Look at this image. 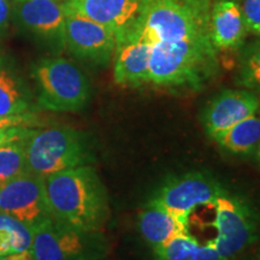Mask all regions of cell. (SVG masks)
I'll return each instance as SVG.
<instances>
[{
    "label": "cell",
    "instance_id": "obj_30",
    "mask_svg": "<svg viewBox=\"0 0 260 260\" xmlns=\"http://www.w3.org/2000/svg\"><path fill=\"white\" fill-rule=\"evenodd\" d=\"M0 260H4V256H2V255H0Z\"/></svg>",
    "mask_w": 260,
    "mask_h": 260
},
{
    "label": "cell",
    "instance_id": "obj_14",
    "mask_svg": "<svg viewBox=\"0 0 260 260\" xmlns=\"http://www.w3.org/2000/svg\"><path fill=\"white\" fill-rule=\"evenodd\" d=\"M38 110L30 87L11 57L0 56V116Z\"/></svg>",
    "mask_w": 260,
    "mask_h": 260
},
{
    "label": "cell",
    "instance_id": "obj_21",
    "mask_svg": "<svg viewBox=\"0 0 260 260\" xmlns=\"http://www.w3.org/2000/svg\"><path fill=\"white\" fill-rule=\"evenodd\" d=\"M236 82L247 90L260 95V39L241 50Z\"/></svg>",
    "mask_w": 260,
    "mask_h": 260
},
{
    "label": "cell",
    "instance_id": "obj_15",
    "mask_svg": "<svg viewBox=\"0 0 260 260\" xmlns=\"http://www.w3.org/2000/svg\"><path fill=\"white\" fill-rule=\"evenodd\" d=\"M151 45L140 41H123L116 45L113 53V79L123 87H138L149 83Z\"/></svg>",
    "mask_w": 260,
    "mask_h": 260
},
{
    "label": "cell",
    "instance_id": "obj_24",
    "mask_svg": "<svg viewBox=\"0 0 260 260\" xmlns=\"http://www.w3.org/2000/svg\"><path fill=\"white\" fill-rule=\"evenodd\" d=\"M38 116L34 112L0 116V132L14 128H34V126H38Z\"/></svg>",
    "mask_w": 260,
    "mask_h": 260
},
{
    "label": "cell",
    "instance_id": "obj_7",
    "mask_svg": "<svg viewBox=\"0 0 260 260\" xmlns=\"http://www.w3.org/2000/svg\"><path fill=\"white\" fill-rule=\"evenodd\" d=\"M217 237L211 241L225 260H233L252 246L259 237L260 216L245 198L229 193L213 204Z\"/></svg>",
    "mask_w": 260,
    "mask_h": 260
},
{
    "label": "cell",
    "instance_id": "obj_1",
    "mask_svg": "<svg viewBox=\"0 0 260 260\" xmlns=\"http://www.w3.org/2000/svg\"><path fill=\"white\" fill-rule=\"evenodd\" d=\"M53 218L77 229L102 232L110 218L109 194L93 167L69 169L45 178Z\"/></svg>",
    "mask_w": 260,
    "mask_h": 260
},
{
    "label": "cell",
    "instance_id": "obj_13",
    "mask_svg": "<svg viewBox=\"0 0 260 260\" xmlns=\"http://www.w3.org/2000/svg\"><path fill=\"white\" fill-rule=\"evenodd\" d=\"M260 107L256 94L247 89H225L213 98L205 107L201 122L211 139H216L251 116Z\"/></svg>",
    "mask_w": 260,
    "mask_h": 260
},
{
    "label": "cell",
    "instance_id": "obj_25",
    "mask_svg": "<svg viewBox=\"0 0 260 260\" xmlns=\"http://www.w3.org/2000/svg\"><path fill=\"white\" fill-rule=\"evenodd\" d=\"M30 129L31 128H14L0 132V147L9 144V142L24 139L29 134Z\"/></svg>",
    "mask_w": 260,
    "mask_h": 260
},
{
    "label": "cell",
    "instance_id": "obj_2",
    "mask_svg": "<svg viewBox=\"0 0 260 260\" xmlns=\"http://www.w3.org/2000/svg\"><path fill=\"white\" fill-rule=\"evenodd\" d=\"M218 71L210 35L152 46L149 83L165 88L201 89Z\"/></svg>",
    "mask_w": 260,
    "mask_h": 260
},
{
    "label": "cell",
    "instance_id": "obj_27",
    "mask_svg": "<svg viewBox=\"0 0 260 260\" xmlns=\"http://www.w3.org/2000/svg\"><path fill=\"white\" fill-rule=\"evenodd\" d=\"M4 260H34L31 255V251H22L17 253H11V254L4 256Z\"/></svg>",
    "mask_w": 260,
    "mask_h": 260
},
{
    "label": "cell",
    "instance_id": "obj_4",
    "mask_svg": "<svg viewBox=\"0 0 260 260\" xmlns=\"http://www.w3.org/2000/svg\"><path fill=\"white\" fill-rule=\"evenodd\" d=\"M24 149L27 171L42 178L95 161L89 136L71 126L32 128Z\"/></svg>",
    "mask_w": 260,
    "mask_h": 260
},
{
    "label": "cell",
    "instance_id": "obj_23",
    "mask_svg": "<svg viewBox=\"0 0 260 260\" xmlns=\"http://www.w3.org/2000/svg\"><path fill=\"white\" fill-rule=\"evenodd\" d=\"M241 9L247 31L260 35V0H241Z\"/></svg>",
    "mask_w": 260,
    "mask_h": 260
},
{
    "label": "cell",
    "instance_id": "obj_9",
    "mask_svg": "<svg viewBox=\"0 0 260 260\" xmlns=\"http://www.w3.org/2000/svg\"><path fill=\"white\" fill-rule=\"evenodd\" d=\"M0 212L15 217L32 230L50 218L45 178L25 171L0 184Z\"/></svg>",
    "mask_w": 260,
    "mask_h": 260
},
{
    "label": "cell",
    "instance_id": "obj_6",
    "mask_svg": "<svg viewBox=\"0 0 260 260\" xmlns=\"http://www.w3.org/2000/svg\"><path fill=\"white\" fill-rule=\"evenodd\" d=\"M30 251L34 260H100L110 245L102 232L77 229L51 216L34 229Z\"/></svg>",
    "mask_w": 260,
    "mask_h": 260
},
{
    "label": "cell",
    "instance_id": "obj_20",
    "mask_svg": "<svg viewBox=\"0 0 260 260\" xmlns=\"http://www.w3.org/2000/svg\"><path fill=\"white\" fill-rule=\"evenodd\" d=\"M34 230L8 213L0 212V255L29 251Z\"/></svg>",
    "mask_w": 260,
    "mask_h": 260
},
{
    "label": "cell",
    "instance_id": "obj_33",
    "mask_svg": "<svg viewBox=\"0 0 260 260\" xmlns=\"http://www.w3.org/2000/svg\"><path fill=\"white\" fill-rule=\"evenodd\" d=\"M259 258H260V251H259Z\"/></svg>",
    "mask_w": 260,
    "mask_h": 260
},
{
    "label": "cell",
    "instance_id": "obj_22",
    "mask_svg": "<svg viewBox=\"0 0 260 260\" xmlns=\"http://www.w3.org/2000/svg\"><path fill=\"white\" fill-rule=\"evenodd\" d=\"M25 138L9 142L0 147V184L27 171L24 149Z\"/></svg>",
    "mask_w": 260,
    "mask_h": 260
},
{
    "label": "cell",
    "instance_id": "obj_8",
    "mask_svg": "<svg viewBox=\"0 0 260 260\" xmlns=\"http://www.w3.org/2000/svg\"><path fill=\"white\" fill-rule=\"evenodd\" d=\"M226 193L222 183L211 175L191 171L169 178L152 199L188 228L189 217L195 209L213 205L219 197Z\"/></svg>",
    "mask_w": 260,
    "mask_h": 260
},
{
    "label": "cell",
    "instance_id": "obj_31",
    "mask_svg": "<svg viewBox=\"0 0 260 260\" xmlns=\"http://www.w3.org/2000/svg\"><path fill=\"white\" fill-rule=\"evenodd\" d=\"M233 2H236V3H239V2H241V0H233Z\"/></svg>",
    "mask_w": 260,
    "mask_h": 260
},
{
    "label": "cell",
    "instance_id": "obj_16",
    "mask_svg": "<svg viewBox=\"0 0 260 260\" xmlns=\"http://www.w3.org/2000/svg\"><path fill=\"white\" fill-rule=\"evenodd\" d=\"M210 39L217 51L237 50L242 46L247 28L239 3L219 0L210 14Z\"/></svg>",
    "mask_w": 260,
    "mask_h": 260
},
{
    "label": "cell",
    "instance_id": "obj_32",
    "mask_svg": "<svg viewBox=\"0 0 260 260\" xmlns=\"http://www.w3.org/2000/svg\"><path fill=\"white\" fill-rule=\"evenodd\" d=\"M100 260H107V259H106V258H104V259H100Z\"/></svg>",
    "mask_w": 260,
    "mask_h": 260
},
{
    "label": "cell",
    "instance_id": "obj_19",
    "mask_svg": "<svg viewBox=\"0 0 260 260\" xmlns=\"http://www.w3.org/2000/svg\"><path fill=\"white\" fill-rule=\"evenodd\" d=\"M155 260H225L211 242L201 245L188 233L174 236L153 248Z\"/></svg>",
    "mask_w": 260,
    "mask_h": 260
},
{
    "label": "cell",
    "instance_id": "obj_28",
    "mask_svg": "<svg viewBox=\"0 0 260 260\" xmlns=\"http://www.w3.org/2000/svg\"><path fill=\"white\" fill-rule=\"evenodd\" d=\"M255 159L256 160H258V162L260 164V144H259V146H258V149H256V152H255Z\"/></svg>",
    "mask_w": 260,
    "mask_h": 260
},
{
    "label": "cell",
    "instance_id": "obj_18",
    "mask_svg": "<svg viewBox=\"0 0 260 260\" xmlns=\"http://www.w3.org/2000/svg\"><path fill=\"white\" fill-rule=\"evenodd\" d=\"M214 141L232 154L245 157L255 154L260 144V107L251 116L217 136Z\"/></svg>",
    "mask_w": 260,
    "mask_h": 260
},
{
    "label": "cell",
    "instance_id": "obj_3",
    "mask_svg": "<svg viewBox=\"0 0 260 260\" xmlns=\"http://www.w3.org/2000/svg\"><path fill=\"white\" fill-rule=\"evenodd\" d=\"M209 23L207 0H146L138 23L124 41L153 46L203 37L210 35Z\"/></svg>",
    "mask_w": 260,
    "mask_h": 260
},
{
    "label": "cell",
    "instance_id": "obj_10",
    "mask_svg": "<svg viewBox=\"0 0 260 260\" xmlns=\"http://www.w3.org/2000/svg\"><path fill=\"white\" fill-rule=\"evenodd\" d=\"M116 44L111 30L92 19L65 10V48L73 56L105 67L112 59Z\"/></svg>",
    "mask_w": 260,
    "mask_h": 260
},
{
    "label": "cell",
    "instance_id": "obj_12",
    "mask_svg": "<svg viewBox=\"0 0 260 260\" xmlns=\"http://www.w3.org/2000/svg\"><path fill=\"white\" fill-rule=\"evenodd\" d=\"M18 27L56 50L65 48V9L60 0H23L16 3Z\"/></svg>",
    "mask_w": 260,
    "mask_h": 260
},
{
    "label": "cell",
    "instance_id": "obj_11",
    "mask_svg": "<svg viewBox=\"0 0 260 260\" xmlns=\"http://www.w3.org/2000/svg\"><path fill=\"white\" fill-rule=\"evenodd\" d=\"M145 3L146 0H67L64 8L104 25L119 44L135 28Z\"/></svg>",
    "mask_w": 260,
    "mask_h": 260
},
{
    "label": "cell",
    "instance_id": "obj_26",
    "mask_svg": "<svg viewBox=\"0 0 260 260\" xmlns=\"http://www.w3.org/2000/svg\"><path fill=\"white\" fill-rule=\"evenodd\" d=\"M10 5L9 0H0V34L5 30L9 23Z\"/></svg>",
    "mask_w": 260,
    "mask_h": 260
},
{
    "label": "cell",
    "instance_id": "obj_5",
    "mask_svg": "<svg viewBox=\"0 0 260 260\" xmlns=\"http://www.w3.org/2000/svg\"><path fill=\"white\" fill-rule=\"evenodd\" d=\"M37 87L38 109L53 112H77L90 99V83L73 61L61 57L42 58L31 67Z\"/></svg>",
    "mask_w": 260,
    "mask_h": 260
},
{
    "label": "cell",
    "instance_id": "obj_29",
    "mask_svg": "<svg viewBox=\"0 0 260 260\" xmlns=\"http://www.w3.org/2000/svg\"><path fill=\"white\" fill-rule=\"evenodd\" d=\"M16 3H19V2H23V0H15Z\"/></svg>",
    "mask_w": 260,
    "mask_h": 260
},
{
    "label": "cell",
    "instance_id": "obj_17",
    "mask_svg": "<svg viewBox=\"0 0 260 260\" xmlns=\"http://www.w3.org/2000/svg\"><path fill=\"white\" fill-rule=\"evenodd\" d=\"M138 228L140 235L152 249L164 245L178 234L188 233L186 225L153 199L149 200L139 212Z\"/></svg>",
    "mask_w": 260,
    "mask_h": 260
}]
</instances>
